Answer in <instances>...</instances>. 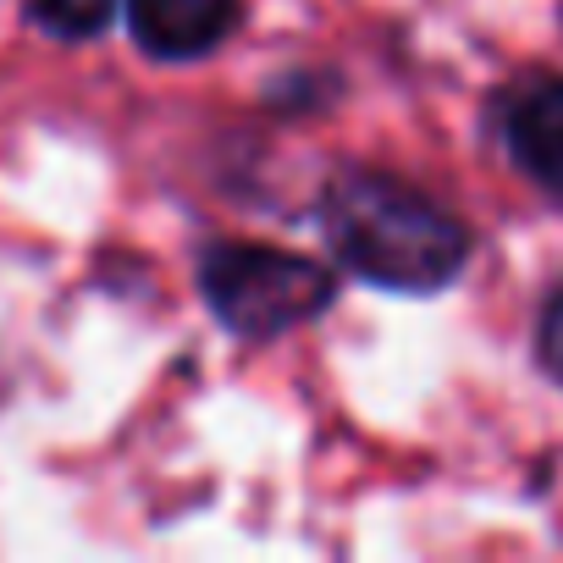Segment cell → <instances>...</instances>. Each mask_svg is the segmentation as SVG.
<instances>
[{
    "mask_svg": "<svg viewBox=\"0 0 563 563\" xmlns=\"http://www.w3.org/2000/svg\"><path fill=\"white\" fill-rule=\"evenodd\" d=\"M199 294L232 338L271 343L316 321L338 299V276L310 254L271 243H210L199 254Z\"/></svg>",
    "mask_w": 563,
    "mask_h": 563,
    "instance_id": "2",
    "label": "cell"
},
{
    "mask_svg": "<svg viewBox=\"0 0 563 563\" xmlns=\"http://www.w3.org/2000/svg\"><path fill=\"white\" fill-rule=\"evenodd\" d=\"M243 0H128V29L155 62L210 56L238 29Z\"/></svg>",
    "mask_w": 563,
    "mask_h": 563,
    "instance_id": "3",
    "label": "cell"
},
{
    "mask_svg": "<svg viewBox=\"0 0 563 563\" xmlns=\"http://www.w3.org/2000/svg\"><path fill=\"white\" fill-rule=\"evenodd\" d=\"M23 12L51 40H95L117 18V0H23Z\"/></svg>",
    "mask_w": 563,
    "mask_h": 563,
    "instance_id": "5",
    "label": "cell"
},
{
    "mask_svg": "<svg viewBox=\"0 0 563 563\" xmlns=\"http://www.w3.org/2000/svg\"><path fill=\"white\" fill-rule=\"evenodd\" d=\"M541 365L563 382V282L552 288V299L541 310Z\"/></svg>",
    "mask_w": 563,
    "mask_h": 563,
    "instance_id": "6",
    "label": "cell"
},
{
    "mask_svg": "<svg viewBox=\"0 0 563 563\" xmlns=\"http://www.w3.org/2000/svg\"><path fill=\"white\" fill-rule=\"evenodd\" d=\"M503 139L514 166L563 205V78H536L508 100Z\"/></svg>",
    "mask_w": 563,
    "mask_h": 563,
    "instance_id": "4",
    "label": "cell"
},
{
    "mask_svg": "<svg viewBox=\"0 0 563 563\" xmlns=\"http://www.w3.org/2000/svg\"><path fill=\"white\" fill-rule=\"evenodd\" d=\"M321 227L332 254L371 288L437 294L464 271L470 232L420 188L387 172H338L321 194Z\"/></svg>",
    "mask_w": 563,
    "mask_h": 563,
    "instance_id": "1",
    "label": "cell"
}]
</instances>
